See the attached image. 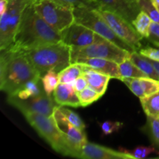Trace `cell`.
<instances>
[{
	"mask_svg": "<svg viewBox=\"0 0 159 159\" xmlns=\"http://www.w3.org/2000/svg\"><path fill=\"white\" fill-rule=\"evenodd\" d=\"M22 50L11 45L0 54V89L8 96L18 93L29 81L40 79Z\"/></svg>",
	"mask_w": 159,
	"mask_h": 159,
	"instance_id": "6da1fadb",
	"label": "cell"
},
{
	"mask_svg": "<svg viewBox=\"0 0 159 159\" xmlns=\"http://www.w3.org/2000/svg\"><path fill=\"white\" fill-rule=\"evenodd\" d=\"M62 40L61 33L48 24L30 4L25 10L12 44L16 49L30 50Z\"/></svg>",
	"mask_w": 159,
	"mask_h": 159,
	"instance_id": "7a4b0ae2",
	"label": "cell"
},
{
	"mask_svg": "<svg viewBox=\"0 0 159 159\" xmlns=\"http://www.w3.org/2000/svg\"><path fill=\"white\" fill-rule=\"evenodd\" d=\"M22 51L41 77L51 70L59 73L71 64V48L62 40Z\"/></svg>",
	"mask_w": 159,
	"mask_h": 159,
	"instance_id": "3957f363",
	"label": "cell"
},
{
	"mask_svg": "<svg viewBox=\"0 0 159 159\" xmlns=\"http://www.w3.org/2000/svg\"><path fill=\"white\" fill-rule=\"evenodd\" d=\"M75 23L82 24L94 31L96 34L129 52L136 51L131 46L120 38L103 17L95 8L90 6H78L74 8Z\"/></svg>",
	"mask_w": 159,
	"mask_h": 159,
	"instance_id": "277c9868",
	"label": "cell"
},
{
	"mask_svg": "<svg viewBox=\"0 0 159 159\" xmlns=\"http://www.w3.org/2000/svg\"><path fill=\"white\" fill-rule=\"evenodd\" d=\"M39 15L54 30L61 33L75 23L74 6L61 0H34Z\"/></svg>",
	"mask_w": 159,
	"mask_h": 159,
	"instance_id": "5b68a950",
	"label": "cell"
},
{
	"mask_svg": "<svg viewBox=\"0 0 159 159\" xmlns=\"http://www.w3.org/2000/svg\"><path fill=\"white\" fill-rule=\"evenodd\" d=\"M23 116L30 126L54 151L65 156L70 157L69 148L65 136L57 127L53 115L48 116L39 113H25Z\"/></svg>",
	"mask_w": 159,
	"mask_h": 159,
	"instance_id": "8992f818",
	"label": "cell"
},
{
	"mask_svg": "<svg viewBox=\"0 0 159 159\" xmlns=\"http://www.w3.org/2000/svg\"><path fill=\"white\" fill-rule=\"evenodd\" d=\"M131 53L120 48L110 40L96 42L85 47H73L71 51V62L75 63L79 59L103 58L120 64L130 58Z\"/></svg>",
	"mask_w": 159,
	"mask_h": 159,
	"instance_id": "52a82bcc",
	"label": "cell"
},
{
	"mask_svg": "<svg viewBox=\"0 0 159 159\" xmlns=\"http://www.w3.org/2000/svg\"><path fill=\"white\" fill-rule=\"evenodd\" d=\"M34 0H7L6 12L0 16V51L13 43L18 26L26 8Z\"/></svg>",
	"mask_w": 159,
	"mask_h": 159,
	"instance_id": "ba28073f",
	"label": "cell"
},
{
	"mask_svg": "<svg viewBox=\"0 0 159 159\" xmlns=\"http://www.w3.org/2000/svg\"><path fill=\"white\" fill-rule=\"evenodd\" d=\"M110 25L115 34L124 41L131 46L135 51L141 48V40L144 37L140 35L132 23L126 20L120 16L105 9H96Z\"/></svg>",
	"mask_w": 159,
	"mask_h": 159,
	"instance_id": "9c48e42d",
	"label": "cell"
},
{
	"mask_svg": "<svg viewBox=\"0 0 159 159\" xmlns=\"http://www.w3.org/2000/svg\"><path fill=\"white\" fill-rule=\"evenodd\" d=\"M53 116L59 130L63 133L65 141L70 150V157L79 158L81 151L87 142L85 130H82L68 120L58 108L55 107Z\"/></svg>",
	"mask_w": 159,
	"mask_h": 159,
	"instance_id": "30bf717a",
	"label": "cell"
},
{
	"mask_svg": "<svg viewBox=\"0 0 159 159\" xmlns=\"http://www.w3.org/2000/svg\"><path fill=\"white\" fill-rule=\"evenodd\" d=\"M7 102L20 110L22 113H39L44 116H52L57 102L54 97L43 93L40 96L26 99H21L15 96H8Z\"/></svg>",
	"mask_w": 159,
	"mask_h": 159,
	"instance_id": "8fae6325",
	"label": "cell"
},
{
	"mask_svg": "<svg viewBox=\"0 0 159 159\" xmlns=\"http://www.w3.org/2000/svg\"><path fill=\"white\" fill-rule=\"evenodd\" d=\"M61 36L62 41L71 48H82L105 40L104 37L96 34L91 29L77 23H72L69 27L62 31Z\"/></svg>",
	"mask_w": 159,
	"mask_h": 159,
	"instance_id": "7c38bea8",
	"label": "cell"
},
{
	"mask_svg": "<svg viewBox=\"0 0 159 159\" xmlns=\"http://www.w3.org/2000/svg\"><path fill=\"white\" fill-rule=\"evenodd\" d=\"M96 9L114 12L130 23L141 11L138 0H96Z\"/></svg>",
	"mask_w": 159,
	"mask_h": 159,
	"instance_id": "4fadbf2b",
	"label": "cell"
},
{
	"mask_svg": "<svg viewBox=\"0 0 159 159\" xmlns=\"http://www.w3.org/2000/svg\"><path fill=\"white\" fill-rule=\"evenodd\" d=\"M79 158L82 159H134L124 151H116L110 148L87 141L81 151Z\"/></svg>",
	"mask_w": 159,
	"mask_h": 159,
	"instance_id": "5bb4252c",
	"label": "cell"
},
{
	"mask_svg": "<svg viewBox=\"0 0 159 159\" xmlns=\"http://www.w3.org/2000/svg\"><path fill=\"white\" fill-rule=\"evenodd\" d=\"M122 82L140 99L159 91V80L148 77L123 79Z\"/></svg>",
	"mask_w": 159,
	"mask_h": 159,
	"instance_id": "9a60e30c",
	"label": "cell"
},
{
	"mask_svg": "<svg viewBox=\"0 0 159 159\" xmlns=\"http://www.w3.org/2000/svg\"><path fill=\"white\" fill-rule=\"evenodd\" d=\"M75 63L85 65L99 72L110 76L113 79L122 80L119 71V64L113 61L103 58H85L79 59Z\"/></svg>",
	"mask_w": 159,
	"mask_h": 159,
	"instance_id": "2e32d148",
	"label": "cell"
},
{
	"mask_svg": "<svg viewBox=\"0 0 159 159\" xmlns=\"http://www.w3.org/2000/svg\"><path fill=\"white\" fill-rule=\"evenodd\" d=\"M53 97L59 106L71 107H81L77 92L72 84L59 83L53 93Z\"/></svg>",
	"mask_w": 159,
	"mask_h": 159,
	"instance_id": "e0dca14e",
	"label": "cell"
},
{
	"mask_svg": "<svg viewBox=\"0 0 159 159\" xmlns=\"http://www.w3.org/2000/svg\"><path fill=\"white\" fill-rule=\"evenodd\" d=\"M79 65L82 66V71H83L82 75L86 79L88 82V86L103 96L107 89L109 82L112 78L107 75L99 72L87 65H82V64H79Z\"/></svg>",
	"mask_w": 159,
	"mask_h": 159,
	"instance_id": "ac0fdd59",
	"label": "cell"
},
{
	"mask_svg": "<svg viewBox=\"0 0 159 159\" xmlns=\"http://www.w3.org/2000/svg\"><path fill=\"white\" fill-rule=\"evenodd\" d=\"M130 60L144 74L147 75L148 77L159 80L158 73L148 57L142 55L138 51H136L130 54Z\"/></svg>",
	"mask_w": 159,
	"mask_h": 159,
	"instance_id": "d6986e66",
	"label": "cell"
},
{
	"mask_svg": "<svg viewBox=\"0 0 159 159\" xmlns=\"http://www.w3.org/2000/svg\"><path fill=\"white\" fill-rule=\"evenodd\" d=\"M43 93H45V91L43 89L41 78H40V79L29 81L18 93L11 96H15L21 99H26L34 96H40Z\"/></svg>",
	"mask_w": 159,
	"mask_h": 159,
	"instance_id": "ffe728a7",
	"label": "cell"
},
{
	"mask_svg": "<svg viewBox=\"0 0 159 159\" xmlns=\"http://www.w3.org/2000/svg\"><path fill=\"white\" fill-rule=\"evenodd\" d=\"M143 110L147 116L159 117V91L140 99Z\"/></svg>",
	"mask_w": 159,
	"mask_h": 159,
	"instance_id": "44dd1931",
	"label": "cell"
},
{
	"mask_svg": "<svg viewBox=\"0 0 159 159\" xmlns=\"http://www.w3.org/2000/svg\"><path fill=\"white\" fill-rule=\"evenodd\" d=\"M82 68L79 64L73 63L58 73L60 83L73 84L75 81L82 75Z\"/></svg>",
	"mask_w": 159,
	"mask_h": 159,
	"instance_id": "7402d4cb",
	"label": "cell"
},
{
	"mask_svg": "<svg viewBox=\"0 0 159 159\" xmlns=\"http://www.w3.org/2000/svg\"><path fill=\"white\" fill-rule=\"evenodd\" d=\"M119 71L121 78L128 79V78H146L147 75L144 74L139 68L136 66L130 58L119 64ZM149 78V77H148ZM122 81V80H121Z\"/></svg>",
	"mask_w": 159,
	"mask_h": 159,
	"instance_id": "603a6c76",
	"label": "cell"
},
{
	"mask_svg": "<svg viewBox=\"0 0 159 159\" xmlns=\"http://www.w3.org/2000/svg\"><path fill=\"white\" fill-rule=\"evenodd\" d=\"M143 129L148 135L152 144L159 150V117L147 116V122Z\"/></svg>",
	"mask_w": 159,
	"mask_h": 159,
	"instance_id": "cb8c5ba5",
	"label": "cell"
},
{
	"mask_svg": "<svg viewBox=\"0 0 159 159\" xmlns=\"http://www.w3.org/2000/svg\"><path fill=\"white\" fill-rule=\"evenodd\" d=\"M152 22V19L147 14L141 11V12L134 19L132 24L137 30V31L139 33L140 35L142 36L144 38H148Z\"/></svg>",
	"mask_w": 159,
	"mask_h": 159,
	"instance_id": "d4e9b609",
	"label": "cell"
},
{
	"mask_svg": "<svg viewBox=\"0 0 159 159\" xmlns=\"http://www.w3.org/2000/svg\"><path fill=\"white\" fill-rule=\"evenodd\" d=\"M41 81L45 93L49 96H51L58 84L60 83L58 73L56 72L54 70H51L45 73L41 77Z\"/></svg>",
	"mask_w": 159,
	"mask_h": 159,
	"instance_id": "484cf974",
	"label": "cell"
},
{
	"mask_svg": "<svg viewBox=\"0 0 159 159\" xmlns=\"http://www.w3.org/2000/svg\"><path fill=\"white\" fill-rule=\"evenodd\" d=\"M77 94L79 96V101H80L81 107H82L91 105L92 103L97 101L102 96V95H101L100 93L95 91L94 89L89 86L86 87L85 89L77 93Z\"/></svg>",
	"mask_w": 159,
	"mask_h": 159,
	"instance_id": "4316f807",
	"label": "cell"
},
{
	"mask_svg": "<svg viewBox=\"0 0 159 159\" xmlns=\"http://www.w3.org/2000/svg\"><path fill=\"white\" fill-rule=\"evenodd\" d=\"M140 9L147 14L153 22L159 23V10L152 0H138Z\"/></svg>",
	"mask_w": 159,
	"mask_h": 159,
	"instance_id": "83f0119b",
	"label": "cell"
},
{
	"mask_svg": "<svg viewBox=\"0 0 159 159\" xmlns=\"http://www.w3.org/2000/svg\"><path fill=\"white\" fill-rule=\"evenodd\" d=\"M120 150L127 152L129 155H132L134 159H141L144 158L148 156L151 154H158L159 155V150L157 149L155 146H139V147L135 148L133 150H126V149L121 148Z\"/></svg>",
	"mask_w": 159,
	"mask_h": 159,
	"instance_id": "f1b7e54d",
	"label": "cell"
},
{
	"mask_svg": "<svg viewBox=\"0 0 159 159\" xmlns=\"http://www.w3.org/2000/svg\"><path fill=\"white\" fill-rule=\"evenodd\" d=\"M58 108L71 124H72L73 125L75 126L80 130H85V124H84L83 120L79 117L77 113H75L72 110L65 108V107H64V106H58Z\"/></svg>",
	"mask_w": 159,
	"mask_h": 159,
	"instance_id": "f546056e",
	"label": "cell"
},
{
	"mask_svg": "<svg viewBox=\"0 0 159 159\" xmlns=\"http://www.w3.org/2000/svg\"><path fill=\"white\" fill-rule=\"evenodd\" d=\"M101 129L104 135H109L118 131L123 127V124L118 121H104L100 124Z\"/></svg>",
	"mask_w": 159,
	"mask_h": 159,
	"instance_id": "4dcf8cb0",
	"label": "cell"
},
{
	"mask_svg": "<svg viewBox=\"0 0 159 159\" xmlns=\"http://www.w3.org/2000/svg\"><path fill=\"white\" fill-rule=\"evenodd\" d=\"M147 39L155 46L159 47V23L152 22L149 29V35Z\"/></svg>",
	"mask_w": 159,
	"mask_h": 159,
	"instance_id": "1f68e13d",
	"label": "cell"
},
{
	"mask_svg": "<svg viewBox=\"0 0 159 159\" xmlns=\"http://www.w3.org/2000/svg\"><path fill=\"white\" fill-rule=\"evenodd\" d=\"M139 53L152 60L159 61V47H157V48L151 47L141 48L139 50Z\"/></svg>",
	"mask_w": 159,
	"mask_h": 159,
	"instance_id": "d6a6232c",
	"label": "cell"
},
{
	"mask_svg": "<svg viewBox=\"0 0 159 159\" xmlns=\"http://www.w3.org/2000/svg\"><path fill=\"white\" fill-rule=\"evenodd\" d=\"M61 1L67 3V4L71 5L74 7H78V6H90V7L96 9V5L87 1V0H61Z\"/></svg>",
	"mask_w": 159,
	"mask_h": 159,
	"instance_id": "836d02e7",
	"label": "cell"
},
{
	"mask_svg": "<svg viewBox=\"0 0 159 159\" xmlns=\"http://www.w3.org/2000/svg\"><path fill=\"white\" fill-rule=\"evenodd\" d=\"M72 85L75 91L79 93V92H81L82 90L85 89L86 87H88V82H87L86 79L83 75H81L80 77H79L75 81Z\"/></svg>",
	"mask_w": 159,
	"mask_h": 159,
	"instance_id": "e575fe53",
	"label": "cell"
},
{
	"mask_svg": "<svg viewBox=\"0 0 159 159\" xmlns=\"http://www.w3.org/2000/svg\"><path fill=\"white\" fill-rule=\"evenodd\" d=\"M7 7V0H0V16L4 14Z\"/></svg>",
	"mask_w": 159,
	"mask_h": 159,
	"instance_id": "d590c367",
	"label": "cell"
},
{
	"mask_svg": "<svg viewBox=\"0 0 159 159\" xmlns=\"http://www.w3.org/2000/svg\"><path fill=\"white\" fill-rule=\"evenodd\" d=\"M150 59V58H149ZM151 62L152 63V65H153V66L155 67V70H156L157 73H158V78H159V61H154V60H152V59H150Z\"/></svg>",
	"mask_w": 159,
	"mask_h": 159,
	"instance_id": "8d00e7d4",
	"label": "cell"
},
{
	"mask_svg": "<svg viewBox=\"0 0 159 159\" xmlns=\"http://www.w3.org/2000/svg\"><path fill=\"white\" fill-rule=\"evenodd\" d=\"M152 2H153L154 4L155 5V6L158 8V9L159 10V0H152Z\"/></svg>",
	"mask_w": 159,
	"mask_h": 159,
	"instance_id": "74e56055",
	"label": "cell"
},
{
	"mask_svg": "<svg viewBox=\"0 0 159 159\" xmlns=\"http://www.w3.org/2000/svg\"><path fill=\"white\" fill-rule=\"evenodd\" d=\"M87 1L90 2H92V3H93V4L96 5V0H87Z\"/></svg>",
	"mask_w": 159,
	"mask_h": 159,
	"instance_id": "f35d334b",
	"label": "cell"
}]
</instances>
